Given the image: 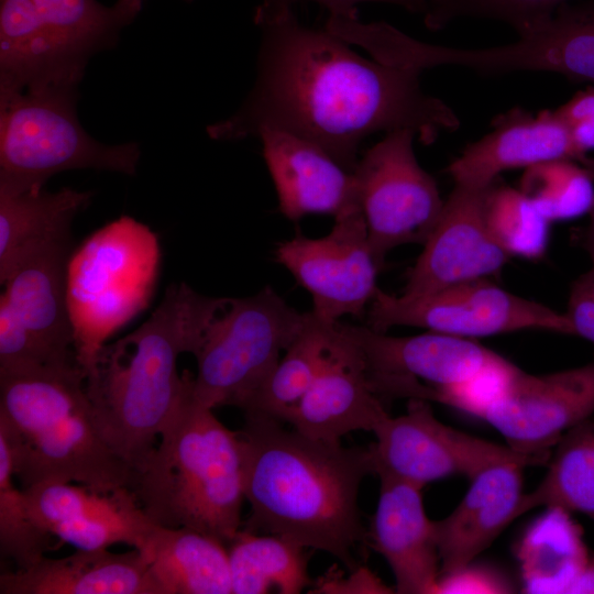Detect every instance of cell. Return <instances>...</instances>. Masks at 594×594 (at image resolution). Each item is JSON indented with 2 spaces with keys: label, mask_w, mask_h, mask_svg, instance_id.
I'll use <instances>...</instances> for the list:
<instances>
[{
  "label": "cell",
  "mask_w": 594,
  "mask_h": 594,
  "mask_svg": "<svg viewBox=\"0 0 594 594\" xmlns=\"http://www.w3.org/2000/svg\"><path fill=\"white\" fill-rule=\"evenodd\" d=\"M373 433L376 440L369 449L374 475L421 487L452 475L471 480L498 463L515 462L526 468L548 461L453 429L438 420L430 402L422 398H409L405 414L388 415Z\"/></svg>",
  "instance_id": "cell-12"
},
{
  "label": "cell",
  "mask_w": 594,
  "mask_h": 594,
  "mask_svg": "<svg viewBox=\"0 0 594 594\" xmlns=\"http://www.w3.org/2000/svg\"><path fill=\"white\" fill-rule=\"evenodd\" d=\"M334 324L318 319L311 311L301 333L240 408L243 414L286 422L311 388L328 354Z\"/></svg>",
  "instance_id": "cell-29"
},
{
  "label": "cell",
  "mask_w": 594,
  "mask_h": 594,
  "mask_svg": "<svg viewBox=\"0 0 594 594\" xmlns=\"http://www.w3.org/2000/svg\"><path fill=\"white\" fill-rule=\"evenodd\" d=\"M565 314L572 323L574 336L594 344V297L576 283L571 287Z\"/></svg>",
  "instance_id": "cell-40"
},
{
  "label": "cell",
  "mask_w": 594,
  "mask_h": 594,
  "mask_svg": "<svg viewBox=\"0 0 594 594\" xmlns=\"http://www.w3.org/2000/svg\"><path fill=\"white\" fill-rule=\"evenodd\" d=\"M518 189L550 222L579 218L594 205L593 179L573 160H554L526 168Z\"/></svg>",
  "instance_id": "cell-34"
},
{
  "label": "cell",
  "mask_w": 594,
  "mask_h": 594,
  "mask_svg": "<svg viewBox=\"0 0 594 594\" xmlns=\"http://www.w3.org/2000/svg\"><path fill=\"white\" fill-rule=\"evenodd\" d=\"M581 163L590 173L593 183H594V157H590L587 155L583 156L580 161ZM591 213V222L588 226V233H587V246L590 250V253L594 251V205L592 207Z\"/></svg>",
  "instance_id": "cell-42"
},
{
  "label": "cell",
  "mask_w": 594,
  "mask_h": 594,
  "mask_svg": "<svg viewBox=\"0 0 594 594\" xmlns=\"http://www.w3.org/2000/svg\"><path fill=\"white\" fill-rule=\"evenodd\" d=\"M275 258L310 294L311 312L328 323L366 311L383 267L371 248L360 207L337 216L331 231L321 238L296 234L278 243Z\"/></svg>",
  "instance_id": "cell-13"
},
{
  "label": "cell",
  "mask_w": 594,
  "mask_h": 594,
  "mask_svg": "<svg viewBox=\"0 0 594 594\" xmlns=\"http://www.w3.org/2000/svg\"><path fill=\"white\" fill-rule=\"evenodd\" d=\"M388 415L359 346L337 321L323 366L286 422L310 438L340 442L353 431L373 432Z\"/></svg>",
  "instance_id": "cell-19"
},
{
  "label": "cell",
  "mask_w": 594,
  "mask_h": 594,
  "mask_svg": "<svg viewBox=\"0 0 594 594\" xmlns=\"http://www.w3.org/2000/svg\"><path fill=\"white\" fill-rule=\"evenodd\" d=\"M366 312V326L380 332L407 326L469 339L521 330L574 336L565 312L517 296L487 278L418 297L391 295L378 288Z\"/></svg>",
  "instance_id": "cell-10"
},
{
  "label": "cell",
  "mask_w": 594,
  "mask_h": 594,
  "mask_svg": "<svg viewBox=\"0 0 594 594\" xmlns=\"http://www.w3.org/2000/svg\"><path fill=\"white\" fill-rule=\"evenodd\" d=\"M22 490L34 521L76 549L124 543L145 552L160 526L130 488L102 492L76 483L45 481Z\"/></svg>",
  "instance_id": "cell-16"
},
{
  "label": "cell",
  "mask_w": 594,
  "mask_h": 594,
  "mask_svg": "<svg viewBox=\"0 0 594 594\" xmlns=\"http://www.w3.org/2000/svg\"><path fill=\"white\" fill-rule=\"evenodd\" d=\"M378 479L380 496L367 543L389 565L396 593H436L440 557L433 520L424 506L422 487L389 476Z\"/></svg>",
  "instance_id": "cell-22"
},
{
  "label": "cell",
  "mask_w": 594,
  "mask_h": 594,
  "mask_svg": "<svg viewBox=\"0 0 594 594\" xmlns=\"http://www.w3.org/2000/svg\"><path fill=\"white\" fill-rule=\"evenodd\" d=\"M70 255L72 245L42 252L2 284L0 372L81 370L67 298Z\"/></svg>",
  "instance_id": "cell-9"
},
{
  "label": "cell",
  "mask_w": 594,
  "mask_h": 594,
  "mask_svg": "<svg viewBox=\"0 0 594 594\" xmlns=\"http://www.w3.org/2000/svg\"><path fill=\"white\" fill-rule=\"evenodd\" d=\"M490 187V186H488ZM487 188L454 185L400 295L418 297L498 274L509 260L491 235L483 213Z\"/></svg>",
  "instance_id": "cell-17"
},
{
  "label": "cell",
  "mask_w": 594,
  "mask_h": 594,
  "mask_svg": "<svg viewBox=\"0 0 594 594\" xmlns=\"http://www.w3.org/2000/svg\"><path fill=\"white\" fill-rule=\"evenodd\" d=\"M483 213L491 235L509 257L537 261L546 255L551 222L518 188L492 184Z\"/></svg>",
  "instance_id": "cell-33"
},
{
  "label": "cell",
  "mask_w": 594,
  "mask_h": 594,
  "mask_svg": "<svg viewBox=\"0 0 594 594\" xmlns=\"http://www.w3.org/2000/svg\"><path fill=\"white\" fill-rule=\"evenodd\" d=\"M524 468L515 462L486 468L471 479L458 506L433 520L440 576L471 564L518 517Z\"/></svg>",
  "instance_id": "cell-23"
},
{
  "label": "cell",
  "mask_w": 594,
  "mask_h": 594,
  "mask_svg": "<svg viewBox=\"0 0 594 594\" xmlns=\"http://www.w3.org/2000/svg\"><path fill=\"white\" fill-rule=\"evenodd\" d=\"M274 182L279 211L298 221L308 215L334 218L360 207L352 172L315 143L292 132L266 128L257 134Z\"/></svg>",
  "instance_id": "cell-21"
},
{
  "label": "cell",
  "mask_w": 594,
  "mask_h": 594,
  "mask_svg": "<svg viewBox=\"0 0 594 594\" xmlns=\"http://www.w3.org/2000/svg\"><path fill=\"white\" fill-rule=\"evenodd\" d=\"M591 256H592V260H593V266L592 267H594V251L591 252Z\"/></svg>",
  "instance_id": "cell-45"
},
{
  "label": "cell",
  "mask_w": 594,
  "mask_h": 594,
  "mask_svg": "<svg viewBox=\"0 0 594 594\" xmlns=\"http://www.w3.org/2000/svg\"><path fill=\"white\" fill-rule=\"evenodd\" d=\"M227 298L198 294L186 284L167 287L136 330L106 343L86 372L85 388L97 427L112 451L134 471L155 449L190 377L177 371Z\"/></svg>",
  "instance_id": "cell-3"
},
{
  "label": "cell",
  "mask_w": 594,
  "mask_h": 594,
  "mask_svg": "<svg viewBox=\"0 0 594 594\" xmlns=\"http://www.w3.org/2000/svg\"><path fill=\"white\" fill-rule=\"evenodd\" d=\"M0 594H154L148 556L132 548L81 550L63 558L44 557L25 570L2 572Z\"/></svg>",
  "instance_id": "cell-24"
},
{
  "label": "cell",
  "mask_w": 594,
  "mask_h": 594,
  "mask_svg": "<svg viewBox=\"0 0 594 594\" xmlns=\"http://www.w3.org/2000/svg\"><path fill=\"white\" fill-rule=\"evenodd\" d=\"M301 1H314L328 11L332 16L358 18V6L362 2H381L398 6L411 13L424 15L426 0H262L254 13L256 25L278 15L294 11V6Z\"/></svg>",
  "instance_id": "cell-37"
},
{
  "label": "cell",
  "mask_w": 594,
  "mask_h": 594,
  "mask_svg": "<svg viewBox=\"0 0 594 594\" xmlns=\"http://www.w3.org/2000/svg\"><path fill=\"white\" fill-rule=\"evenodd\" d=\"M145 0H117L116 4L132 20L141 11ZM190 1V0H188Z\"/></svg>",
  "instance_id": "cell-43"
},
{
  "label": "cell",
  "mask_w": 594,
  "mask_h": 594,
  "mask_svg": "<svg viewBox=\"0 0 594 594\" xmlns=\"http://www.w3.org/2000/svg\"><path fill=\"white\" fill-rule=\"evenodd\" d=\"M525 531L519 543L524 590L527 593H566L585 568L578 528L560 508H546Z\"/></svg>",
  "instance_id": "cell-30"
},
{
  "label": "cell",
  "mask_w": 594,
  "mask_h": 594,
  "mask_svg": "<svg viewBox=\"0 0 594 594\" xmlns=\"http://www.w3.org/2000/svg\"><path fill=\"white\" fill-rule=\"evenodd\" d=\"M554 112L569 129L582 157L594 150V85L579 90Z\"/></svg>",
  "instance_id": "cell-38"
},
{
  "label": "cell",
  "mask_w": 594,
  "mask_h": 594,
  "mask_svg": "<svg viewBox=\"0 0 594 594\" xmlns=\"http://www.w3.org/2000/svg\"><path fill=\"white\" fill-rule=\"evenodd\" d=\"M340 324L359 346L372 388L383 400H428L430 387L461 384L505 360L469 338L432 331L393 337L367 326Z\"/></svg>",
  "instance_id": "cell-14"
},
{
  "label": "cell",
  "mask_w": 594,
  "mask_h": 594,
  "mask_svg": "<svg viewBox=\"0 0 594 594\" xmlns=\"http://www.w3.org/2000/svg\"><path fill=\"white\" fill-rule=\"evenodd\" d=\"M594 416V362L543 375L520 369L482 419L515 451L549 459L561 437Z\"/></svg>",
  "instance_id": "cell-15"
},
{
  "label": "cell",
  "mask_w": 594,
  "mask_h": 594,
  "mask_svg": "<svg viewBox=\"0 0 594 594\" xmlns=\"http://www.w3.org/2000/svg\"><path fill=\"white\" fill-rule=\"evenodd\" d=\"M425 25L431 31L461 18L494 20L522 35L547 21L563 3L572 0H426Z\"/></svg>",
  "instance_id": "cell-36"
},
{
  "label": "cell",
  "mask_w": 594,
  "mask_h": 594,
  "mask_svg": "<svg viewBox=\"0 0 594 594\" xmlns=\"http://www.w3.org/2000/svg\"><path fill=\"white\" fill-rule=\"evenodd\" d=\"M566 593L594 594V557L588 558L585 568L571 584Z\"/></svg>",
  "instance_id": "cell-41"
},
{
  "label": "cell",
  "mask_w": 594,
  "mask_h": 594,
  "mask_svg": "<svg viewBox=\"0 0 594 594\" xmlns=\"http://www.w3.org/2000/svg\"><path fill=\"white\" fill-rule=\"evenodd\" d=\"M581 158L569 129L554 110L534 114L517 107L495 117L492 130L468 144L447 172L454 185L484 189L508 169Z\"/></svg>",
  "instance_id": "cell-20"
},
{
  "label": "cell",
  "mask_w": 594,
  "mask_h": 594,
  "mask_svg": "<svg viewBox=\"0 0 594 594\" xmlns=\"http://www.w3.org/2000/svg\"><path fill=\"white\" fill-rule=\"evenodd\" d=\"M415 138L409 129L386 133L353 170L371 248L382 266L393 249L424 245L443 208L435 178L416 158Z\"/></svg>",
  "instance_id": "cell-11"
},
{
  "label": "cell",
  "mask_w": 594,
  "mask_h": 594,
  "mask_svg": "<svg viewBox=\"0 0 594 594\" xmlns=\"http://www.w3.org/2000/svg\"><path fill=\"white\" fill-rule=\"evenodd\" d=\"M191 380L155 449L134 471L132 491L157 525L191 528L229 544L242 529V440L194 400Z\"/></svg>",
  "instance_id": "cell-5"
},
{
  "label": "cell",
  "mask_w": 594,
  "mask_h": 594,
  "mask_svg": "<svg viewBox=\"0 0 594 594\" xmlns=\"http://www.w3.org/2000/svg\"><path fill=\"white\" fill-rule=\"evenodd\" d=\"M309 316L310 311H298L271 286L249 297L227 298L193 353L197 362L194 400L211 409L241 408L301 333Z\"/></svg>",
  "instance_id": "cell-8"
},
{
  "label": "cell",
  "mask_w": 594,
  "mask_h": 594,
  "mask_svg": "<svg viewBox=\"0 0 594 594\" xmlns=\"http://www.w3.org/2000/svg\"><path fill=\"white\" fill-rule=\"evenodd\" d=\"M32 0H0V95L47 85H78Z\"/></svg>",
  "instance_id": "cell-27"
},
{
  "label": "cell",
  "mask_w": 594,
  "mask_h": 594,
  "mask_svg": "<svg viewBox=\"0 0 594 594\" xmlns=\"http://www.w3.org/2000/svg\"><path fill=\"white\" fill-rule=\"evenodd\" d=\"M546 464L543 479L522 495L518 517L537 507H554L594 521V416L566 431Z\"/></svg>",
  "instance_id": "cell-31"
},
{
  "label": "cell",
  "mask_w": 594,
  "mask_h": 594,
  "mask_svg": "<svg viewBox=\"0 0 594 594\" xmlns=\"http://www.w3.org/2000/svg\"><path fill=\"white\" fill-rule=\"evenodd\" d=\"M506 588L499 581H494L492 575L470 569L469 564L461 570L441 575L436 593L507 592Z\"/></svg>",
  "instance_id": "cell-39"
},
{
  "label": "cell",
  "mask_w": 594,
  "mask_h": 594,
  "mask_svg": "<svg viewBox=\"0 0 594 594\" xmlns=\"http://www.w3.org/2000/svg\"><path fill=\"white\" fill-rule=\"evenodd\" d=\"M92 193L63 187L11 193L0 190V283L29 258L72 245V222Z\"/></svg>",
  "instance_id": "cell-25"
},
{
  "label": "cell",
  "mask_w": 594,
  "mask_h": 594,
  "mask_svg": "<svg viewBox=\"0 0 594 594\" xmlns=\"http://www.w3.org/2000/svg\"><path fill=\"white\" fill-rule=\"evenodd\" d=\"M0 433L21 488L59 481L132 491L134 470L103 440L80 369L0 372Z\"/></svg>",
  "instance_id": "cell-4"
},
{
  "label": "cell",
  "mask_w": 594,
  "mask_h": 594,
  "mask_svg": "<svg viewBox=\"0 0 594 594\" xmlns=\"http://www.w3.org/2000/svg\"><path fill=\"white\" fill-rule=\"evenodd\" d=\"M455 67L483 76L546 72L594 85V0L561 4L543 23L501 46L457 47Z\"/></svg>",
  "instance_id": "cell-18"
},
{
  "label": "cell",
  "mask_w": 594,
  "mask_h": 594,
  "mask_svg": "<svg viewBox=\"0 0 594 594\" xmlns=\"http://www.w3.org/2000/svg\"><path fill=\"white\" fill-rule=\"evenodd\" d=\"M228 552L232 594H298L311 583L307 548L285 537L241 529Z\"/></svg>",
  "instance_id": "cell-28"
},
{
  "label": "cell",
  "mask_w": 594,
  "mask_h": 594,
  "mask_svg": "<svg viewBox=\"0 0 594 594\" xmlns=\"http://www.w3.org/2000/svg\"><path fill=\"white\" fill-rule=\"evenodd\" d=\"M78 85H47L0 95V190L43 188L55 174L78 168L134 175L138 143L107 145L81 127Z\"/></svg>",
  "instance_id": "cell-7"
},
{
  "label": "cell",
  "mask_w": 594,
  "mask_h": 594,
  "mask_svg": "<svg viewBox=\"0 0 594 594\" xmlns=\"http://www.w3.org/2000/svg\"><path fill=\"white\" fill-rule=\"evenodd\" d=\"M258 26L254 88L233 116L207 127L211 139L233 141L282 129L353 173L359 146L373 133L409 129L431 144L460 128L454 110L422 89L421 72L366 59L324 28L302 25L294 11Z\"/></svg>",
  "instance_id": "cell-1"
},
{
  "label": "cell",
  "mask_w": 594,
  "mask_h": 594,
  "mask_svg": "<svg viewBox=\"0 0 594 594\" xmlns=\"http://www.w3.org/2000/svg\"><path fill=\"white\" fill-rule=\"evenodd\" d=\"M239 435L250 505L242 529L285 537L358 570L355 552L367 543L360 487L374 475L369 447L314 439L285 429L280 421L249 414Z\"/></svg>",
  "instance_id": "cell-2"
},
{
  "label": "cell",
  "mask_w": 594,
  "mask_h": 594,
  "mask_svg": "<svg viewBox=\"0 0 594 594\" xmlns=\"http://www.w3.org/2000/svg\"><path fill=\"white\" fill-rule=\"evenodd\" d=\"M15 480L11 451L0 433V553L16 570H25L45 557L53 536L34 521Z\"/></svg>",
  "instance_id": "cell-35"
},
{
  "label": "cell",
  "mask_w": 594,
  "mask_h": 594,
  "mask_svg": "<svg viewBox=\"0 0 594 594\" xmlns=\"http://www.w3.org/2000/svg\"><path fill=\"white\" fill-rule=\"evenodd\" d=\"M574 283L594 297V267L582 274Z\"/></svg>",
  "instance_id": "cell-44"
},
{
  "label": "cell",
  "mask_w": 594,
  "mask_h": 594,
  "mask_svg": "<svg viewBox=\"0 0 594 594\" xmlns=\"http://www.w3.org/2000/svg\"><path fill=\"white\" fill-rule=\"evenodd\" d=\"M160 263L156 234L129 216L98 229L72 253L67 298L85 376L108 339L148 306Z\"/></svg>",
  "instance_id": "cell-6"
},
{
  "label": "cell",
  "mask_w": 594,
  "mask_h": 594,
  "mask_svg": "<svg viewBox=\"0 0 594 594\" xmlns=\"http://www.w3.org/2000/svg\"><path fill=\"white\" fill-rule=\"evenodd\" d=\"M53 42L67 63L84 75L88 59L112 47L133 20L116 3L97 0H32Z\"/></svg>",
  "instance_id": "cell-32"
},
{
  "label": "cell",
  "mask_w": 594,
  "mask_h": 594,
  "mask_svg": "<svg viewBox=\"0 0 594 594\" xmlns=\"http://www.w3.org/2000/svg\"><path fill=\"white\" fill-rule=\"evenodd\" d=\"M145 552L154 594H232L228 548L216 537L158 526Z\"/></svg>",
  "instance_id": "cell-26"
}]
</instances>
